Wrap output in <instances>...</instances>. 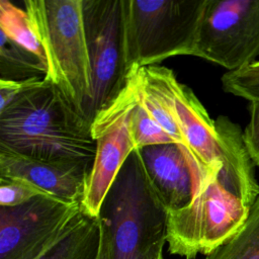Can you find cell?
Instances as JSON below:
<instances>
[{
	"label": "cell",
	"mask_w": 259,
	"mask_h": 259,
	"mask_svg": "<svg viewBox=\"0 0 259 259\" xmlns=\"http://www.w3.org/2000/svg\"><path fill=\"white\" fill-rule=\"evenodd\" d=\"M0 147L31 158L91 166L96 152L91 122L46 78L0 111Z\"/></svg>",
	"instance_id": "cell-1"
},
{
	"label": "cell",
	"mask_w": 259,
	"mask_h": 259,
	"mask_svg": "<svg viewBox=\"0 0 259 259\" xmlns=\"http://www.w3.org/2000/svg\"><path fill=\"white\" fill-rule=\"evenodd\" d=\"M142 68L170 107L197 164L206 172L219 169L225 187L251 207L259 195V184L241 127L227 116L210 118L194 92L181 84L171 69Z\"/></svg>",
	"instance_id": "cell-2"
},
{
	"label": "cell",
	"mask_w": 259,
	"mask_h": 259,
	"mask_svg": "<svg viewBox=\"0 0 259 259\" xmlns=\"http://www.w3.org/2000/svg\"><path fill=\"white\" fill-rule=\"evenodd\" d=\"M167 214L135 150L112 182L97 217L99 259H149L166 243Z\"/></svg>",
	"instance_id": "cell-3"
},
{
	"label": "cell",
	"mask_w": 259,
	"mask_h": 259,
	"mask_svg": "<svg viewBox=\"0 0 259 259\" xmlns=\"http://www.w3.org/2000/svg\"><path fill=\"white\" fill-rule=\"evenodd\" d=\"M23 4L46 57L45 78L89 120L92 72L82 0H25Z\"/></svg>",
	"instance_id": "cell-4"
},
{
	"label": "cell",
	"mask_w": 259,
	"mask_h": 259,
	"mask_svg": "<svg viewBox=\"0 0 259 259\" xmlns=\"http://www.w3.org/2000/svg\"><path fill=\"white\" fill-rule=\"evenodd\" d=\"M205 0H122L126 62L153 66L175 56H193Z\"/></svg>",
	"instance_id": "cell-5"
},
{
	"label": "cell",
	"mask_w": 259,
	"mask_h": 259,
	"mask_svg": "<svg viewBox=\"0 0 259 259\" xmlns=\"http://www.w3.org/2000/svg\"><path fill=\"white\" fill-rule=\"evenodd\" d=\"M220 173V170L209 172L187 205L168 210L166 243L169 253L185 259L208 255L244 225L250 206L225 187Z\"/></svg>",
	"instance_id": "cell-6"
},
{
	"label": "cell",
	"mask_w": 259,
	"mask_h": 259,
	"mask_svg": "<svg viewBox=\"0 0 259 259\" xmlns=\"http://www.w3.org/2000/svg\"><path fill=\"white\" fill-rule=\"evenodd\" d=\"M84 29L92 72L89 120L109 105L127 83L122 0H82Z\"/></svg>",
	"instance_id": "cell-7"
},
{
	"label": "cell",
	"mask_w": 259,
	"mask_h": 259,
	"mask_svg": "<svg viewBox=\"0 0 259 259\" xmlns=\"http://www.w3.org/2000/svg\"><path fill=\"white\" fill-rule=\"evenodd\" d=\"M193 56L228 72L256 62L259 56V0H205Z\"/></svg>",
	"instance_id": "cell-8"
},
{
	"label": "cell",
	"mask_w": 259,
	"mask_h": 259,
	"mask_svg": "<svg viewBox=\"0 0 259 259\" xmlns=\"http://www.w3.org/2000/svg\"><path fill=\"white\" fill-rule=\"evenodd\" d=\"M138 67L133 66L127 83L119 95L97 112L91 122L96 145L81 209L97 218L102 201L120 168L136 150L130 130L132 111L138 100Z\"/></svg>",
	"instance_id": "cell-9"
},
{
	"label": "cell",
	"mask_w": 259,
	"mask_h": 259,
	"mask_svg": "<svg viewBox=\"0 0 259 259\" xmlns=\"http://www.w3.org/2000/svg\"><path fill=\"white\" fill-rule=\"evenodd\" d=\"M80 203L48 194L16 206H0V259H38L81 213Z\"/></svg>",
	"instance_id": "cell-10"
},
{
	"label": "cell",
	"mask_w": 259,
	"mask_h": 259,
	"mask_svg": "<svg viewBox=\"0 0 259 259\" xmlns=\"http://www.w3.org/2000/svg\"><path fill=\"white\" fill-rule=\"evenodd\" d=\"M90 169L84 163L36 159L0 147V176L25 180L69 203H81Z\"/></svg>",
	"instance_id": "cell-11"
},
{
	"label": "cell",
	"mask_w": 259,
	"mask_h": 259,
	"mask_svg": "<svg viewBox=\"0 0 259 259\" xmlns=\"http://www.w3.org/2000/svg\"><path fill=\"white\" fill-rule=\"evenodd\" d=\"M146 172L167 210L187 205L195 194L193 176L178 144H163L139 150Z\"/></svg>",
	"instance_id": "cell-12"
},
{
	"label": "cell",
	"mask_w": 259,
	"mask_h": 259,
	"mask_svg": "<svg viewBox=\"0 0 259 259\" xmlns=\"http://www.w3.org/2000/svg\"><path fill=\"white\" fill-rule=\"evenodd\" d=\"M100 247L98 218L81 211L66 233L38 259H99Z\"/></svg>",
	"instance_id": "cell-13"
},
{
	"label": "cell",
	"mask_w": 259,
	"mask_h": 259,
	"mask_svg": "<svg viewBox=\"0 0 259 259\" xmlns=\"http://www.w3.org/2000/svg\"><path fill=\"white\" fill-rule=\"evenodd\" d=\"M47 71L44 59L0 32V80L21 82L45 78Z\"/></svg>",
	"instance_id": "cell-14"
},
{
	"label": "cell",
	"mask_w": 259,
	"mask_h": 259,
	"mask_svg": "<svg viewBox=\"0 0 259 259\" xmlns=\"http://www.w3.org/2000/svg\"><path fill=\"white\" fill-rule=\"evenodd\" d=\"M205 259H259V195L241 229Z\"/></svg>",
	"instance_id": "cell-15"
},
{
	"label": "cell",
	"mask_w": 259,
	"mask_h": 259,
	"mask_svg": "<svg viewBox=\"0 0 259 259\" xmlns=\"http://www.w3.org/2000/svg\"><path fill=\"white\" fill-rule=\"evenodd\" d=\"M0 32L46 61L44 51L33 33L27 12L9 0H0Z\"/></svg>",
	"instance_id": "cell-16"
},
{
	"label": "cell",
	"mask_w": 259,
	"mask_h": 259,
	"mask_svg": "<svg viewBox=\"0 0 259 259\" xmlns=\"http://www.w3.org/2000/svg\"><path fill=\"white\" fill-rule=\"evenodd\" d=\"M130 130L137 151L150 146L175 143L142 103L139 96V90L138 100L131 114Z\"/></svg>",
	"instance_id": "cell-17"
},
{
	"label": "cell",
	"mask_w": 259,
	"mask_h": 259,
	"mask_svg": "<svg viewBox=\"0 0 259 259\" xmlns=\"http://www.w3.org/2000/svg\"><path fill=\"white\" fill-rule=\"evenodd\" d=\"M225 92L248 100L259 102V66L253 64L237 71L227 72L222 77Z\"/></svg>",
	"instance_id": "cell-18"
},
{
	"label": "cell",
	"mask_w": 259,
	"mask_h": 259,
	"mask_svg": "<svg viewBox=\"0 0 259 259\" xmlns=\"http://www.w3.org/2000/svg\"><path fill=\"white\" fill-rule=\"evenodd\" d=\"M42 194L46 193L25 180L0 176V206L20 205Z\"/></svg>",
	"instance_id": "cell-19"
},
{
	"label": "cell",
	"mask_w": 259,
	"mask_h": 259,
	"mask_svg": "<svg viewBox=\"0 0 259 259\" xmlns=\"http://www.w3.org/2000/svg\"><path fill=\"white\" fill-rule=\"evenodd\" d=\"M249 122L243 131L244 142L253 164L259 167V102L250 103Z\"/></svg>",
	"instance_id": "cell-20"
},
{
	"label": "cell",
	"mask_w": 259,
	"mask_h": 259,
	"mask_svg": "<svg viewBox=\"0 0 259 259\" xmlns=\"http://www.w3.org/2000/svg\"><path fill=\"white\" fill-rule=\"evenodd\" d=\"M39 79L42 78H33L21 82L0 80V111L7 107L20 93Z\"/></svg>",
	"instance_id": "cell-21"
},
{
	"label": "cell",
	"mask_w": 259,
	"mask_h": 259,
	"mask_svg": "<svg viewBox=\"0 0 259 259\" xmlns=\"http://www.w3.org/2000/svg\"><path fill=\"white\" fill-rule=\"evenodd\" d=\"M163 249H164V246L159 247L157 250H155V251L153 252V254L149 257V259H164V256H163Z\"/></svg>",
	"instance_id": "cell-22"
},
{
	"label": "cell",
	"mask_w": 259,
	"mask_h": 259,
	"mask_svg": "<svg viewBox=\"0 0 259 259\" xmlns=\"http://www.w3.org/2000/svg\"><path fill=\"white\" fill-rule=\"evenodd\" d=\"M255 63H256V64H257V65H258V66H259V61H256V62H255Z\"/></svg>",
	"instance_id": "cell-23"
}]
</instances>
